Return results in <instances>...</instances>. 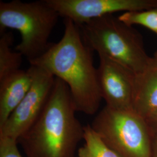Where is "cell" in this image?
<instances>
[{
    "mask_svg": "<svg viewBox=\"0 0 157 157\" xmlns=\"http://www.w3.org/2000/svg\"><path fill=\"white\" fill-rule=\"evenodd\" d=\"M64 26L61 39L50 43L43 54L29 63L62 80L69 89L76 112L92 115L102 100L93 51L84 43L78 26L69 19H64Z\"/></svg>",
    "mask_w": 157,
    "mask_h": 157,
    "instance_id": "6da1fadb",
    "label": "cell"
},
{
    "mask_svg": "<svg viewBox=\"0 0 157 157\" xmlns=\"http://www.w3.org/2000/svg\"><path fill=\"white\" fill-rule=\"evenodd\" d=\"M67 84L56 78L50 96L32 128L17 140L27 157H74L84 126Z\"/></svg>",
    "mask_w": 157,
    "mask_h": 157,
    "instance_id": "7a4b0ae2",
    "label": "cell"
},
{
    "mask_svg": "<svg viewBox=\"0 0 157 157\" xmlns=\"http://www.w3.org/2000/svg\"><path fill=\"white\" fill-rule=\"evenodd\" d=\"M90 49L124 66L135 75L142 72L152 58L148 56L140 34L118 17L108 15L79 27Z\"/></svg>",
    "mask_w": 157,
    "mask_h": 157,
    "instance_id": "3957f363",
    "label": "cell"
},
{
    "mask_svg": "<svg viewBox=\"0 0 157 157\" xmlns=\"http://www.w3.org/2000/svg\"><path fill=\"white\" fill-rule=\"evenodd\" d=\"M59 17L45 0L1 1L0 32H5L7 29L19 32L21 42L15 50L29 62L43 54L50 45L48 39Z\"/></svg>",
    "mask_w": 157,
    "mask_h": 157,
    "instance_id": "277c9868",
    "label": "cell"
},
{
    "mask_svg": "<svg viewBox=\"0 0 157 157\" xmlns=\"http://www.w3.org/2000/svg\"><path fill=\"white\" fill-rule=\"evenodd\" d=\"M91 128L120 157H150L153 137L146 121L134 110L105 106Z\"/></svg>",
    "mask_w": 157,
    "mask_h": 157,
    "instance_id": "5b68a950",
    "label": "cell"
},
{
    "mask_svg": "<svg viewBox=\"0 0 157 157\" xmlns=\"http://www.w3.org/2000/svg\"><path fill=\"white\" fill-rule=\"evenodd\" d=\"M32 84L28 93L0 126V137L17 141L32 128L39 117L54 87L56 78L44 69L29 67Z\"/></svg>",
    "mask_w": 157,
    "mask_h": 157,
    "instance_id": "8992f818",
    "label": "cell"
},
{
    "mask_svg": "<svg viewBox=\"0 0 157 157\" xmlns=\"http://www.w3.org/2000/svg\"><path fill=\"white\" fill-rule=\"evenodd\" d=\"M59 17L80 27L90 21L118 12L157 8V0H45Z\"/></svg>",
    "mask_w": 157,
    "mask_h": 157,
    "instance_id": "52a82bcc",
    "label": "cell"
},
{
    "mask_svg": "<svg viewBox=\"0 0 157 157\" xmlns=\"http://www.w3.org/2000/svg\"><path fill=\"white\" fill-rule=\"evenodd\" d=\"M98 56L97 78L105 106L118 110H133L136 75L107 56Z\"/></svg>",
    "mask_w": 157,
    "mask_h": 157,
    "instance_id": "ba28073f",
    "label": "cell"
},
{
    "mask_svg": "<svg viewBox=\"0 0 157 157\" xmlns=\"http://www.w3.org/2000/svg\"><path fill=\"white\" fill-rule=\"evenodd\" d=\"M32 81L29 69H19L0 80V126L27 94Z\"/></svg>",
    "mask_w": 157,
    "mask_h": 157,
    "instance_id": "9c48e42d",
    "label": "cell"
},
{
    "mask_svg": "<svg viewBox=\"0 0 157 157\" xmlns=\"http://www.w3.org/2000/svg\"><path fill=\"white\" fill-rule=\"evenodd\" d=\"M133 109L144 119L157 111V61L154 57L136 75Z\"/></svg>",
    "mask_w": 157,
    "mask_h": 157,
    "instance_id": "30bf717a",
    "label": "cell"
},
{
    "mask_svg": "<svg viewBox=\"0 0 157 157\" xmlns=\"http://www.w3.org/2000/svg\"><path fill=\"white\" fill-rule=\"evenodd\" d=\"M1 34L0 38V80L20 69L23 56L18 52H13L11 46L13 36L11 32Z\"/></svg>",
    "mask_w": 157,
    "mask_h": 157,
    "instance_id": "8fae6325",
    "label": "cell"
},
{
    "mask_svg": "<svg viewBox=\"0 0 157 157\" xmlns=\"http://www.w3.org/2000/svg\"><path fill=\"white\" fill-rule=\"evenodd\" d=\"M84 143L76 157H120L104 143L91 125L84 126Z\"/></svg>",
    "mask_w": 157,
    "mask_h": 157,
    "instance_id": "7c38bea8",
    "label": "cell"
},
{
    "mask_svg": "<svg viewBox=\"0 0 157 157\" xmlns=\"http://www.w3.org/2000/svg\"><path fill=\"white\" fill-rule=\"evenodd\" d=\"M118 17L128 26L140 25L157 34V8L125 12Z\"/></svg>",
    "mask_w": 157,
    "mask_h": 157,
    "instance_id": "4fadbf2b",
    "label": "cell"
},
{
    "mask_svg": "<svg viewBox=\"0 0 157 157\" xmlns=\"http://www.w3.org/2000/svg\"><path fill=\"white\" fill-rule=\"evenodd\" d=\"M17 143L12 139L0 137V157H23Z\"/></svg>",
    "mask_w": 157,
    "mask_h": 157,
    "instance_id": "5bb4252c",
    "label": "cell"
},
{
    "mask_svg": "<svg viewBox=\"0 0 157 157\" xmlns=\"http://www.w3.org/2000/svg\"><path fill=\"white\" fill-rule=\"evenodd\" d=\"M153 137L157 136V111L145 119Z\"/></svg>",
    "mask_w": 157,
    "mask_h": 157,
    "instance_id": "9a60e30c",
    "label": "cell"
},
{
    "mask_svg": "<svg viewBox=\"0 0 157 157\" xmlns=\"http://www.w3.org/2000/svg\"><path fill=\"white\" fill-rule=\"evenodd\" d=\"M150 157H157V136L153 137Z\"/></svg>",
    "mask_w": 157,
    "mask_h": 157,
    "instance_id": "2e32d148",
    "label": "cell"
},
{
    "mask_svg": "<svg viewBox=\"0 0 157 157\" xmlns=\"http://www.w3.org/2000/svg\"><path fill=\"white\" fill-rule=\"evenodd\" d=\"M154 58L156 59L157 61V51L155 52V54H154Z\"/></svg>",
    "mask_w": 157,
    "mask_h": 157,
    "instance_id": "e0dca14e",
    "label": "cell"
}]
</instances>
